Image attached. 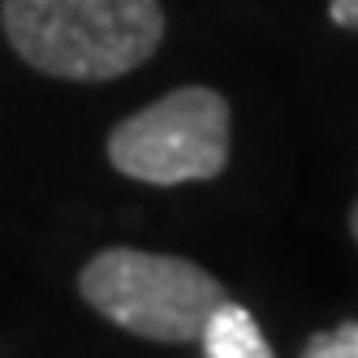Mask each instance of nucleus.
Returning a JSON list of instances; mask_svg holds the SVG:
<instances>
[{
	"mask_svg": "<svg viewBox=\"0 0 358 358\" xmlns=\"http://www.w3.org/2000/svg\"><path fill=\"white\" fill-rule=\"evenodd\" d=\"M350 234H354V242H358V203L350 208Z\"/></svg>",
	"mask_w": 358,
	"mask_h": 358,
	"instance_id": "nucleus-7",
	"label": "nucleus"
},
{
	"mask_svg": "<svg viewBox=\"0 0 358 358\" xmlns=\"http://www.w3.org/2000/svg\"><path fill=\"white\" fill-rule=\"evenodd\" d=\"M0 31L31 69L65 83H108L164 43L160 0H0Z\"/></svg>",
	"mask_w": 358,
	"mask_h": 358,
	"instance_id": "nucleus-1",
	"label": "nucleus"
},
{
	"mask_svg": "<svg viewBox=\"0 0 358 358\" xmlns=\"http://www.w3.org/2000/svg\"><path fill=\"white\" fill-rule=\"evenodd\" d=\"M229 99L216 87H177L108 134V164L147 186L212 182L229 164Z\"/></svg>",
	"mask_w": 358,
	"mask_h": 358,
	"instance_id": "nucleus-3",
	"label": "nucleus"
},
{
	"mask_svg": "<svg viewBox=\"0 0 358 358\" xmlns=\"http://www.w3.org/2000/svg\"><path fill=\"white\" fill-rule=\"evenodd\" d=\"M78 294L95 315L160 345L199 341L208 315L229 298L220 280L194 259L134 246H108L87 259Z\"/></svg>",
	"mask_w": 358,
	"mask_h": 358,
	"instance_id": "nucleus-2",
	"label": "nucleus"
},
{
	"mask_svg": "<svg viewBox=\"0 0 358 358\" xmlns=\"http://www.w3.org/2000/svg\"><path fill=\"white\" fill-rule=\"evenodd\" d=\"M199 341H203V358H276L272 345L264 341L259 324H255V315L229 298L208 315Z\"/></svg>",
	"mask_w": 358,
	"mask_h": 358,
	"instance_id": "nucleus-4",
	"label": "nucleus"
},
{
	"mask_svg": "<svg viewBox=\"0 0 358 358\" xmlns=\"http://www.w3.org/2000/svg\"><path fill=\"white\" fill-rule=\"evenodd\" d=\"M298 358H358V320H345L337 328H324L306 337Z\"/></svg>",
	"mask_w": 358,
	"mask_h": 358,
	"instance_id": "nucleus-5",
	"label": "nucleus"
},
{
	"mask_svg": "<svg viewBox=\"0 0 358 358\" xmlns=\"http://www.w3.org/2000/svg\"><path fill=\"white\" fill-rule=\"evenodd\" d=\"M328 17L341 31H358V0H328Z\"/></svg>",
	"mask_w": 358,
	"mask_h": 358,
	"instance_id": "nucleus-6",
	"label": "nucleus"
}]
</instances>
